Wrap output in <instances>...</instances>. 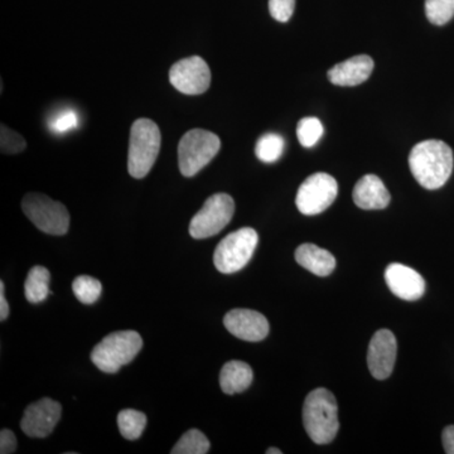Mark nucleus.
Here are the masks:
<instances>
[{
    "instance_id": "obj_1",
    "label": "nucleus",
    "mask_w": 454,
    "mask_h": 454,
    "mask_svg": "<svg viewBox=\"0 0 454 454\" xmlns=\"http://www.w3.org/2000/svg\"><path fill=\"white\" fill-rule=\"evenodd\" d=\"M453 151L442 140L418 143L409 154V167L414 178L427 190L443 187L453 172Z\"/></svg>"
},
{
    "instance_id": "obj_2",
    "label": "nucleus",
    "mask_w": 454,
    "mask_h": 454,
    "mask_svg": "<svg viewBox=\"0 0 454 454\" xmlns=\"http://www.w3.org/2000/svg\"><path fill=\"white\" fill-rule=\"evenodd\" d=\"M303 424L316 444H328L340 429L336 397L325 387L310 391L303 405Z\"/></svg>"
},
{
    "instance_id": "obj_3",
    "label": "nucleus",
    "mask_w": 454,
    "mask_h": 454,
    "mask_svg": "<svg viewBox=\"0 0 454 454\" xmlns=\"http://www.w3.org/2000/svg\"><path fill=\"white\" fill-rule=\"evenodd\" d=\"M160 130L151 119H138L130 130L128 169L131 177L145 178L153 168L160 149Z\"/></svg>"
},
{
    "instance_id": "obj_4",
    "label": "nucleus",
    "mask_w": 454,
    "mask_h": 454,
    "mask_svg": "<svg viewBox=\"0 0 454 454\" xmlns=\"http://www.w3.org/2000/svg\"><path fill=\"white\" fill-rule=\"evenodd\" d=\"M143 348L142 336L136 331H119L107 334L91 352L94 365L106 373H115L128 365Z\"/></svg>"
},
{
    "instance_id": "obj_5",
    "label": "nucleus",
    "mask_w": 454,
    "mask_h": 454,
    "mask_svg": "<svg viewBox=\"0 0 454 454\" xmlns=\"http://www.w3.org/2000/svg\"><path fill=\"white\" fill-rule=\"evenodd\" d=\"M221 140L216 134L203 129L188 131L178 145L179 170L184 177H193L216 157Z\"/></svg>"
},
{
    "instance_id": "obj_6",
    "label": "nucleus",
    "mask_w": 454,
    "mask_h": 454,
    "mask_svg": "<svg viewBox=\"0 0 454 454\" xmlns=\"http://www.w3.org/2000/svg\"><path fill=\"white\" fill-rule=\"evenodd\" d=\"M258 232L243 227L223 238L214 254L215 267L223 274H234L252 260L258 247Z\"/></svg>"
},
{
    "instance_id": "obj_7",
    "label": "nucleus",
    "mask_w": 454,
    "mask_h": 454,
    "mask_svg": "<svg viewBox=\"0 0 454 454\" xmlns=\"http://www.w3.org/2000/svg\"><path fill=\"white\" fill-rule=\"evenodd\" d=\"M22 210L41 231L56 236L67 234L70 214L61 202L42 193H28L23 199Z\"/></svg>"
},
{
    "instance_id": "obj_8",
    "label": "nucleus",
    "mask_w": 454,
    "mask_h": 454,
    "mask_svg": "<svg viewBox=\"0 0 454 454\" xmlns=\"http://www.w3.org/2000/svg\"><path fill=\"white\" fill-rule=\"evenodd\" d=\"M235 212V202L227 193H216L206 200L190 223V235L197 240L212 238L223 231Z\"/></svg>"
},
{
    "instance_id": "obj_9",
    "label": "nucleus",
    "mask_w": 454,
    "mask_h": 454,
    "mask_svg": "<svg viewBox=\"0 0 454 454\" xmlns=\"http://www.w3.org/2000/svg\"><path fill=\"white\" fill-rule=\"evenodd\" d=\"M339 195V184L333 176L319 172L301 184L295 205L301 214L315 216L327 210Z\"/></svg>"
},
{
    "instance_id": "obj_10",
    "label": "nucleus",
    "mask_w": 454,
    "mask_h": 454,
    "mask_svg": "<svg viewBox=\"0 0 454 454\" xmlns=\"http://www.w3.org/2000/svg\"><path fill=\"white\" fill-rule=\"evenodd\" d=\"M169 82L182 94L201 95L211 85L210 67L202 57H188L170 67Z\"/></svg>"
},
{
    "instance_id": "obj_11",
    "label": "nucleus",
    "mask_w": 454,
    "mask_h": 454,
    "mask_svg": "<svg viewBox=\"0 0 454 454\" xmlns=\"http://www.w3.org/2000/svg\"><path fill=\"white\" fill-rule=\"evenodd\" d=\"M62 406L50 397L33 403L23 414L20 428L31 438L49 437L61 419Z\"/></svg>"
},
{
    "instance_id": "obj_12",
    "label": "nucleus",
    "mask_w": 454,
    "mask_h": 454,
    "mask_svg": "<svg viewBox=\"0 0 454 454\" xmlns=\"http://www.w3.org/2000/svg\"><path fill=\"white\" fill-rule=\"evenodd\" d=\"M397 343L389 330H380L373 334L367 352V366L373 378L385 380L393 373L395 366Z\"/></svg>"
},
{
    "instance_id": "obj_13",
    "label": "nucleus",
    "mask_w": 454,
    "mask_h": 454,
    "mask_svg": "<svg viewBox=\"0 0 454 454\" xmlns=\"http://www.w3.org/2000/svg\"><path fill=\"white\" fill-rule=\"evenodd\" d=\"M223 325L230 333L249 342H259L269 334L268 319L262 313L253 309L230 310L223 318Z\"/></svg>"
},
{
    "instance_id": "obj_14",
    "label": "nucleus",
    "mask_w": 454,
    "mask_h": 454,
    "mask_svg": "<svg viewBox=\"0 0 454 454\" xmlns=\"http://www.w3.org/2000/svg\"><path fill=\"white\" fill-rule=\"evenodd\" d=\"M385 282L394 295L400 300L418 301L426 292V282L423 277L406 265L393 262L385 270Z\"/></svg>"
},
{
    "instance_id": "obj_15",
    "label": "nucleus",
    "mask_w": 454,
    "mask_h": 454,
    "mask_svg": "<svg viewBox=\"0 0 454 454\" xmlns=\"http://www.w3.org/2000/svg\"><path fill=\"white\" fill-rule=\"evenodd\" d=\"M373 59L367 55H360L346 59L333 66L328 71V79L336 86H357L372 76Z\"/></svg>"
},
{
    "instance_id": "obj_16",
    "label": "nucleus",
    "mask_w": 454,
    "mask_h": 454,
    "mask_svg": "<svg viewBox=\"0 0 454 454\" xmlns=\"http://www.w3.org/2000/svg\"><path fill=\"white\" fill-rule=\"evenodd\" d=\"M354 202L363 210H382L389 206L391 196L378 176L366 175L354 188Z\"/></svg>"
},
{
    "instance_id": "obj_17",
    "label": "nucleus",
    "mask_w": 454,
    "mask_h": 454,
    "mask_svg": "<svg viewBox=\"0 0 454 454\" xmlns=\"http://www.w3.org/2000/svg\"><path fill=\"white\" fill-rule=\"evenodd\" d=\"M295 260L301 268L317 277H328L336 268V259L330 252L315 244H303L295 250Z\"/></svg>"
},
{
    "instance_id": "obj_18",
    "label": "nucleus",
    "mask_w": 454,
    "mask_h": 454,
    "mask_svg": "<svg viewBox=\"0 0 454 454\" xmlns=\"http://www.w3.org/2000/svg\"><path fill=\"white\" fill-rule=\"evenodd\" d=\"M253 370L243 361H229L220 372V387L227 395L244 393L253 382Z\"/></svg>"
},
{
    "instance_id": "obj_19",
    "label": "nucleus",
    "mask_w": 454,
    "mask_h": 454,
    "mask_svg": "<svg viewBox=\"0 0 454 454\" xmlns=\"http://www.w3.org/2000/svg\"><path fill=\"white\" fill-rule=\"evenodd\" d=\"M51 274L44 267L35 265L29 270L25 283V295L29 303L38 304L46 300L50 291Z\"/></svg>"
},
{
    "instance_id": "obj_20",
    "label": "nucleus",
    "mask_w": 454,
    "mask_h": 454,
    "mask_svg": "<svg viewBox=\"0 0 454 454\" xmlns=\"http://www.w3.org/2000/svg\"><path fill=\"white\" fill-rule=\"evenodd\" d=\"M118 426L122 437L128 441H137L142 437L146 426V417L142 411L124 409L118 415Z\"/></svg>"
},
{
    "instance_id": "obj_21",
    "label": "nucleus",
    "mask_w": 454,
    "mask_h": 454,
    "mask_svg": "<svg viewBox=\"0 0 454 454\" xmlns=\"http://www.w3.org/2000/svg\"><path fill=\"white\" fill-rule=\"evenodd\" d=\"M210 450V442L199 429H191L182 435L173 450L172 454H206Z\"/></svg>"
},
{
    "instance_id": "obj_22",
    "label": "nucleus",
    "mask_w": 454,
    "mask_h": 454,
    "mask_svg": "<svg viewBox=\"0 0 454 454\" xmlns=\"http://www.w3.org/2000/svg\"><path fill=\"white\" fill-rule=\"evenodd\" d=\"M286 142L279 134H264L258 140L255 146V154L262 162L274 163L282 157Z\"/></svg>"
},
{
    "instance_id": "obj_23",
    "label": "nucleus",
    "mask_w": 454,
    "mask_h": 454,
    "mask_svg": "<svg viewBox=\"0 0 454 454\" xmlns=\"http://www.w3.org/2000/svg\"><path fill=\"white\" fill-rule=\"evenodd\" d=\"M74 294L83 304L95 303L100 298L103 286L95 278L80 276L73 283Z\"/></svg>"
},
{
    "instance_id": "obj_24",
    "label": "nucleus",
    "mask_w": 454,
    "mask_h": 454,
    "mask_svg": "<svg viewBox=\"0 0 454 454\" xmlns=\"http://www.w3.org/2000/svg\"><path fill=\"white\" fill-rule=\"evenodd\" d=\"M324 125L317 118H303L298 122L297 137L304 148H312L324 136Z\"/></svg>"
},
{
    "instance_id": "obj_25",
    "label": "nucleus",
    "mask_w": 454,
    "mask_h": 454,
    "mask_svg": "<svg viewBox=\"0 0 454 454\" xmlns=\"http://www.w3.org/2000/svg\"><path fill=\"white\" fill-rule=\"evenodd\" d=\"M426 14L433 25H447L454 17V0H426Z\"/></svg>"
},
{
    "instance_id": "obj_26",
    "label": "nucleus",
    "mask_w": 454,
    "mask_h": 454,
    "mask_svg": "<svg viewBox=\"0 0 454 454\" xmlns=\"http://www.w3.org/2000/svg\"><path fill=\"white\" fill-rule=\"evenodd\" d=\"M27 143L20 134L12 130L7 125L2 124L0 127V149L2 153L17 154L25 151Z\"/></svg>"
},
{
    "instance_id": "obj_27",
    "label": "nucleus",
    "mask_w": 454,
    "mask_h": 454,
    "mask_svg": "<svg viewBox=\"0 0 454 454\" xmlns=\"http://www.w3.org/2000/svg\"><path fill=\"white\" fill-rule=\"evenodd\" d=\"M77 125H79V116L74 110H64V112L57 114L50 122L51 129L57 134L67 133V131L74 129Z\"/></svg>"
},
{
    "instance_id": "obj_28",
    "label": "nucleus",
    "mask_w": 454,
    "mask_h": 454,
    "mask_svg": "<svg viewBox=\"0 0 454 454\" xmlns=\"http://www.w3.org/2000/svg\"><path fill=\"white\" fill-rule=\"evenodd\" d=\"M295 0H269V12L278 22L286 23L294 13Z\"/></svg>"
},
{
    "instance_id": "obj_29",
    "label": "nucleus",
    "mask_w": 454,
    "mask_h": 454,
    "mask_svg": "<svg viewBox=\"0 0 454 454\" xmlns=\"http://www.w3.org/2000/svg\"><path fill=\"white\" fill-rule=\"evenodd\" d=\"M17 439L14 433L9 429H3L0 432V453L12 454L16 453Z\"/></svg>"
},
{
    "instance_id": "obj_30",
    "label": "nucleus",
    "mask_w": 454,
    "mask_h": 454,
    "mask_svg": "<svg viewBox=\"0 0 454 454\" xmlns=\"http://www.w3.org/2000/svg\"><path fill=\"white\" fill-rule=\"evenodd\" d=\"M444 450L447 454H454V426H448L442 433Z\"/></svg>"
},
{
    "instance_id": "obj_31",
    "label": "nucleus",
    "mask_w": 454,
    "mask_h": 454,
    "mask_svg": "<svg viewBox=\"0 0 454 454\" xmlns=\"http://www.w3.org/2000/svg\"><path fill=\"white\" fill-rule=\"evenodd\" d=\"M5 286L4 283L0 282V321H5L9 316L8 301L5 300Z\"/></svg>"
},
{
    "instance_id": "obj_32",
    "label": "nucleus",
    "mask_w": 454,
    "mask_h": 454,
    "mask_svg": "<svg viewBox=\"0 0 454 454\" xmlns=\"http://www.w3.org/2000/svg\"><path fill=\"white\" fill-rule=\"evenodd\" d=\"M267 454H282V450H278V448H269Z\"/></svg>"
}]
</instances>
